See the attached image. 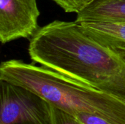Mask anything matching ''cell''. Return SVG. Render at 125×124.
<instances>
[{"mask_svg":"<svg viewBox=\"0 0 125 124\" xmlns=\"http://www.w3.org/2000/svg\"><path fill=\"white\" fill-rule=\"evenodd\" d=\"M29 53L34 63L97 89L125 69L114 50L87 34L76 21L54 20L39 28L30 39Z\"/></svg>","mask_w":125,"mask_h":124,"instance_id":"1","label":"cell"},{"mask_svg":"<svg viewBox=\"0 0 125 124\" xmlns=\"http://www.w3.org/2000/svg\"><path fill=\"white\" fill-rule=\"evenodd\" d=\"M0 80L26 88L74 115L92 114L114 124H125L124 102L43 66L20 60L4 61L0 66Z\"/></svg>","mask_w":125,"mask_h":124,"instance_id":"2","label":"cell"},{"mask_svg":"<svg viewBox=\"0 0 125 124\" xmlns=\"http://www.w3.org/2000/svg\"><path fill=\"white\" fill-rule=\"evenodd\" d=\"M0 124H54L53 106L26 88L0 80Z\"/></svg>","mask_w":125,"mask_h":124,"instance_id":"3","label":"cell"},{"mask_svg":"<svg viewBox=\"0 0 125 124\" xmlns=\"http://www.w3.org/2000/svg\"><path fill=\"white\" fill-rule=\"evenodd\" d=\"M36 0H0V40L2 44L32 37L39 29Z\"/></svg>","mask_w":125,"mask_h":124,"instance_id":"4","label":"cell"},{"mask_svg":"<svg viewBox=\"0 0 125 124\" xmlns=\"http://www.w3.org/2000/svg\"><path fill=\"white\" fill-rule=\"evenodd\" d=\"M75 21L125 23V0H95L77 13Z\"/></svg>","mask_w":125,"mask_h":124,"instance_id":"5","label":"cell"},{"mask_svg":"<svg viewBox=\"0 0 125 124\" xmlns=\"http://www.w3.org/2000/svg\"><path fill=\"white\" fill-rule=\"evenodd\" d=\"M83 31L110 48L125 47V23L81 22Z\"/></svg>","mask_w":125,"mask_h":124,"instance_id":"6","label":"cell"},{"mask_svg":"<svg viewBox=\"0 0 125 124\" xmlns=\"http://www.w3.org/2000/svg\"><path fill=\"white\" fill-rule=\"evenodd\" d=\"M67 12L78 13L95 0H53Z\"/></svg>","mask_w":125,"mask_h":124,"instance_id":"7","label":"cell"},{"mask_svg":"<svg viewBox=\"0 0 125 124\" xmlns=\"http://www.w3.org/2000/svg\"><path fill=\"white\" fill-rule=\"evenodd\" d=\"M54 124H84L74 115L53 106Z\"/></svg>","mask_w":125,"mask_h":124,"instance_id":"8","label":"cell"},{"mask_svg":"<svg viewBox=\"0 0 125 124\" xmlns=\"http://www.w3.org/2000/svg\"><path fill=\"white\" fill-rule=\"evenodd\" d=\"M75 116L84 124H114L98 115L92 114L78 113L75 115Z\"/></svg>","mask_w":125,"mask_h":124,"instance_id":"9","label":"cell"},{"mask_svg":"<svg viewBox=\"0 0 125 124\" xmlns=\"http://www.w3.org/2000/svg\"><path fill=\"white\" fill-rule=\"evenodd\" d=\"M111 49L114 50L125 62V47L116 48H111Z\"/></svg>","mask_w":125,"mask_h":124,"instance_id":"10","label":"cell"}]
</instances>
